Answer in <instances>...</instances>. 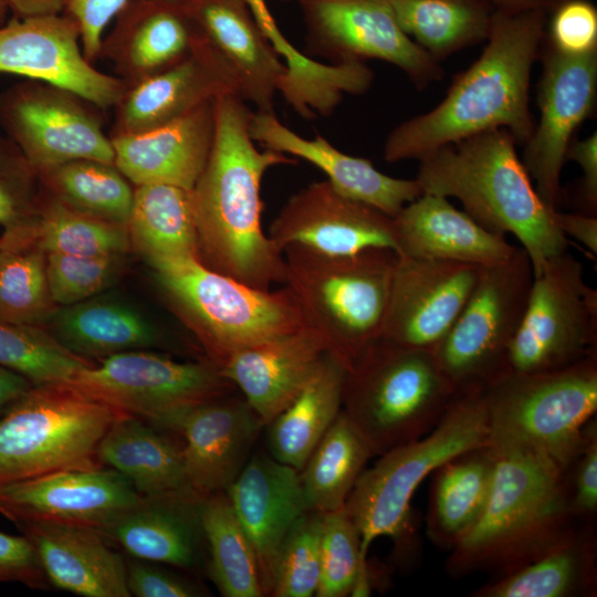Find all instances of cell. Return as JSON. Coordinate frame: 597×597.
I'll return each mask as SVG.
<instances>
[{
    "instance_id": "1",
    "label": "cell",
    "mask_w": 597,
    "mask_h": 597,
    "mask_svg": "<svg viewBox=\"0 0 597 597\" xmlns=\"http://www.w3.org/2000/svg\"><path fill=\"white\" fill-rule=\"evenodd\" d=\"M239 95L216 100V126L207 164L190 190L200 261L260 290L284 283L283 252L263 233L260 197L265 171L296 164L285 154L259 150L249 132L252 112Z\"/></svg>"
},
{
    "instance_id": "2",
    "label": "cell",
    "mask_w": 597,
    "mask_h": 597,
    "mask_svg": "<svg viewBox=\"0 0 597 597\" xmlns=\"http://www.w3.org/2000/svg\"><path fill=\"white\" fill-rule=\"evenodd\" d=\"M547 14L495 10L479 59L453 80L434 108L391 130L385 143V159L420 160L444 145L494 128L509 130L516 143L524 145L535 127L530 82Z\"/></svg>"
},
{
    "instance_id": "3",
    "label": "cell",
    "mask_w": 597,
    "mask_h": 597,
    "mask_svg": "<svg viewBox=\"0 0 597 597\" xmlns=\"http://www.w3.org/2000/svg\"><path fill=\"white\" fill-rule=\"evenodd\" d=\"M491 446L496 452L492 490L479 520L450 551L446 570L452 578L513 573L583 524L570 507L567 473L526 449Z\"/></svg>"
},
{
    "instance_id": "4",
    "label": "cell",
    "mask_w": 597,
    "mask_h": 597,
    "mask_svg": "<svg viewBox=\"0 0 597 597\" xmlns=\"http://www.w3.org/2000/svg\"><path fill=\"white\" fill-rule=\"evenodd\" d=\"M504 128H494L444 145L420 159L422 193L457 198L486 230L513 234L527 252L534 275L567 251L569 241L556 222L557 210L538 196Z\"/></svg>"
},
{
    "instance_id": "5",
    "label": "cell",
    "mask_w": 597,
    "mask_h": 597,
    "mask_svg": "<svg viewBox=\"0 0 597 597\" xmlns=\"http://www.w3.org/2000/svg\"><path fill=\"white\" fill-rule=\"evenodd\" d=\"M485 444L491 443L484 387H473L455 394L427 434L380 454L362 472L345 503L360 534V551L367 554L377 537L389 536L397 554H416V490L448 460Z\"/></svg>"
},
{
    "instance_id": "6",
    "label": "cell",
    "mask_w": 597,
    "mask_h": 597,
    "mask_svg": "<svg viewBox=\"0 0 597 597\" xmlns=\"http://www.w3.org/2000/svg\"><path fill=\"white\" fill-rule=\"evenodd\" d=\"M398 254L370 248L326 255L290 244L283 249L284 285L303 322L325 341L346 368L381 338Z\"/></svg>"
},
{
    "instance_id": "7",
    "label": "cell",
    "mask_w": 597,
    "mask_h": 597,
    "mask_svg": "<svg viewBox=\"0 0 597 597\" xmlns=\"http://www.w3.org/2000/svg\"><path fill=\"white\" fill-rule=\"evenodd\" d=\"M455 394L432 353L379 338L346 370L342 410L375 457L427 434Z\"/></svg>"
},
{
    "instance_id": "8",
    "label": "cell",
    "mask_w": 597,
    "mask_h": 597,
    "mask_svg": "<svg viewBox=\"0 0 597 597\" xmlns=\"http://www.w3.org/2000/svg\"><path fill=\"white\" fill-rule=\"evenodd\" d=\"M484 398L491 444L526 449L567 473L597 411V353L547 371L506 370Z\"/></svg>"
},
{
    "instance_id": "9",
    "label": "cell",
    "mask_w": 597,
    "mask_h": 597,
    "mask_svg": "<svg viewBox=\"0 0 597 597\" xmlns=\"http://www.w3.org/2000/svg\"><path fill=\"white\" fill-rule=\"evenodd\" d=\"M158 283L220 367L237 352L304 325L287 286L260 290L206 266L197 258L150 262Z\"/></svg>"
},
{
    "instance_id": "10",
    "label": "cell",
    "mask_w": 597,
    "mask_h": 597,
    "mask_svg": "<svg viewBox=\"0 0 597 597\" xmlns=\"http://www.w3.org/2000/svg\"><path fill=\"white\" fill-rule=\"evenodd\" d=\"M122 413L71 381L31 385L0 417V484L102 467L98 444Z\"/></svg>"
},
{
    "instance_id": "11",
    "label": "cell",
    "mask_w": 597,
    "mask_h": 597,
    "mask_svg": "<svg viewBox=\"0 0 597 597\" xmlns=\"http://www.w3.org/2000/svg\"><path fill=\"white\" fill-rule=\"evenodd\" d=\"M534 273L520 245L502 262L480 265L475 284L433 356L455 391L484 387L506 371Z\"/></svg>"
},
{
    "instance_id": "12",
    "label": "cell",
    "mask_w": 597,
    "mask_h": 597,
    "mask_svg": "<svg viewBox=\"0 0 597 597\" xmlns=\"http://www.w3.org/2000/svg\"><path fill=\"white\" fill-rule=\"evenodd\" d=\"M71 383L123 413L175 433L191 408L237 389L210 360L181 363L145 349L107 356Z\"/></svg>"
},
{
    "instance_id": "13",
    "label": "cell",
    "mask_w": 597,
    "mask_h": 597,
    "mask_svg": "<svg viewBox=\"0 0 597 597\" xmlns=\"http://www.w3.org/2000/svg\"><path fill=\"white\" fill-rule=\"evenodd\" d=\"M597 353V291L567 251L534 275L526 308L507 352L506 370L558 369Z\"/></svg>"
},
{
    "instance_id": "14",
    "label": "cell",
    "mask_w": 597,
    "mask_h": 597,
    "mask_svg": "<svg viewBox=\"0 0 597 597\" xmlns=\"http://www.w3.org/2000/svg\"><path fill=\"white\" fill-rule=\"evenodd\" d=\"M91 106L71 92L30 80L0 95V123L36 174L78 159L114 164L112 139Z\"/></svg>"
},
{
    "instance_id": "15",
    "label": "cell",
    "mask_w": 597,
    "mask_h": 597,
    "mask_svg": "<svg viewBox=\"0 0 597 597\" xmlns=\"http://www.w3.org/2000/svg\"><path fill=\"white\" fill-rule=\"evenodd\" d=\"M545 38V36H544ZM537 126L524 144L523 164L534 187L553 210L561 200V172L576 129L591 116L597 96V50L582 55L556 51L543 41Z\"/></svg>"
},
{
    "instance_id": "16",
    "label": "cell",
    "mask_w": 597,
    "mask_h": 597,
    "mask_svg": "<svg viewBox=\"0 0 597 597\" xmlns=\"http://www.w3.org/2000/svg\"><path fill=\"white\" fill-rule=\"evenodd\" d=\"M313 50L335 63L368 59L399 67L419 90L443 77L439 61L398 24L388 0H301Z\"/></svg>"
},
{
    "instance_id": "17",
    "label": "cell",
    "mask_w": 597,
    "mask_h": 597,
    "mask_svg": "<svg viewBox=\"0 0 597 597\" xmlns=\"http://www.w3.org/2000/svg\"><path fill=\"white\" fill-rule=\"evenodd\" d=\"M0 73L60 87L98 109L116 106L128 86L93 66L84 56L76 23L59 14L0 25Z\"/></svg>"
},
{
    "instance_id": "18",
    "label": "cell",
    "mask_w": 597,
    "mask_h": 597,
    "mask_svg": "<svg viewBox=\"0 0 597 597\" xmlns=\"http://www.w3.org/2000/svg\"><path fill=\"white\" fill-rule=\"evenodd\" d=\"M140 499L111 468L70 469L0 484V514L15 525L56 523L101 532Z\"/></svg>"
},
{
    "instance_id": "19",
    "label": "cell",
    "mask_w": 597,
    "mask_h": 597,
    "mask_svg": "<svg viewBox=\"0 0 597 597\" xmlns=\"http://www.w3.org/2000/svg\"><path fill=\"white\" fill-rule=\"evenodd\" d=\"M479 266L398 254L381 338L433 353L461 313Z\"/></svg>"
},
{
    "instance_id": "20",
    "label": "cell",
    "mask_w": 597,
    "mask_h": 597,
    "mask_svg": "<svg viewBox=\"0 0 597 597\" xmlns=\"http://www.w3.org/2000/svg\"><path fill=\"white\" fill-rule=\"evenodd\" d=\"M268 237L282 252L297 244L326 255L370 248L397 253L392 217L341 193L328 180L294 193L271 223Z\"/></svg>"
},
{
    "instance_id": "21",
    "label": "cell",
    "mask_w": 597,
    "mask_h": 597,
    "mask_svg": "<svg viewBox=\"0 0 597 597\" xmlns=\"http://www.w3.org/2000/svg\"><path fill=\"white\" fill-rule=\"evenodd\" d=\"M224 94L239 95L237 81L219 54L195 30L192 46L185 57L127 86L115 106L116 123L111 136L163 126Z\"/></svg>"
},
{
    "instance_id": "22",
    "label": "cell",
    "mask_w": 597,
    "mask_h": 597,
    "mask_svg": "<svg viewBox=\"0 0 597 597\" xmlns=\"http://www.w3.org/2000/svg\"><path fill=\"white\" fill-rule=\"evenodd\" d=\"M243 396L227 394L187 411L176 433L184 439L188 486L201 498L226 491L247 462L262 428Z\"/></svg>"
},
{
    "instance_id": "23",
    "label": "cell",
    "mask_w": 597,
    "mask_h": 597,
    "mask_svg": "<svg viewBox=\"0 0 597 597\" xmlns=\"http://www.w3.org/2000/svg\"><path fill=\"white\" fill-rule=\"evenodd\" d=\"M255 554L263 596H271L280 547L307 511L300 472L268 454H252L226 490Z\"/></svg>"
},
{
    "instance_id": "24",
    "label": "cell",
    "mask_w": 597,
    "mask_h": 597,
    "mask_svg": "<svg viewBox=\"0 0 597 597\" xmlns=\"http://www.w3.org/2000/svg\"><path fill=\"white\" fill-rule=\"evenodd\" d=\"M181 9L233 74L239 96L256 112L274 114L286 67L244 0H195Z\"/></svg>"
},
{
    "instance_id": "25",
    "label": "cell",
    "mask_w": 597,
    "mask_h": 597,
    "mask_svg": "<svg viewBox=\"0 0 597 597\" xmlns=\"http://www.w3.org/2000/svg\"><path fill=\"white\" fill-rule=\"evenodd\" d=\"M201 499L189 489L142 495L101 533L135 558L192 572L206 568Z\"/></svg>"
},
{
    "instance_id": "26",
    "label": "cell",
    "mask_w": 597,
    "mask_h": 597,
    "mask_svg": "<svg viewBox=\"0 0 597 597\" xmlns=\"http://www.w3.org/2000/svg\"><path fill=\"white\" fill-rule=\"evenodd\" d=\"M216 100L163 126L111 136L115 166L136 186L164 184L191 190L212 147Z\"/></svg>"
},
{
    "instance_id": "27",
    "label": "cell",
    "mask_w": 597,
    "mask_h": 597,
    "mask_svg": "<svg viewBox=\"0 0 597 597\" xmlns=\"http://www.w3.org/2000/svg\"><path fill=\"white\" fill-rule=\"evenodd\" d=\"M327 352L323 337L304 324L234 353L219 369L266 426L294 399Z\"/></svg>"
},
{
    "instance_id": "28",
    "label": "cell",
    "mask_w": 597,
    "mask_h": 597,
    "mask_svg": "<svg viewBox=\"0 0 597 597\" xmlns=\"http://www.w3.org/2000/svg\"><path fill=\"white\" fill-rule=\"evenodd\" d=\"M249 132L264 149L312 163L327 175L326 180L337 191L390 217L422 195L417 179L387 176L369 160L342 153L321 135L305 139L279 122L273 113H252Z\"/></svg>"
},
{
    "instance_id": "29",
    "label": "cell",
    "mask_w": 597,
    "mask_h": 597,
    "mask_svg": "<svg viewBox=\"0 0 597 597\" xmlns=\"http://www.w3.org/2000/svg\"><path fill=\"white\" fill-rule=\"evenodd\" d=\"M392 220L397 254L404 256L489 265L507 260L515 250L504 235L437 195L422 193Z\"/></svg>"
},
{
    "instance_id": "30",
    "label": "cell",
    "mask_w": 597,
    "mask_h": 597,
    "mask_svg": "<svg viewBox=\"0 0 597 597\" xmlns=\"http://www.w3.org/2000/svg\"><path fill=\"white\" fill-rule=\"evenodd\" d=\"M31 542L49 584L84 597H129L126 563L95 528L56 524L17 525Z\"/></svg>"
},
{
    "instance_id": "31",
    "label": "cell",
    "mask_w": 597,
    "mask_h": 597,
    "mask_svg": "<svg viewBox=\"0 0 597 597\" xmlns=\"http://www.w3.org/2000/svg\"><path fill=\"white\" fill-rule=\"evenodd\" d=\"M496 452L491 444L473 448L440 465L431 475L427 535L451 551L481 516L494 481Z\"/></svg>"
},
{
    "instance_id": "32",
    "label": "cell",
    "mask_w": 597,
    "mask_h": 597,
    "mask_svg": "<svg viewBox=\"0 0 597 597\" xmlns=\"http://www.w3.org/2000/svg\"><path fill=\"white\" fill-rule=\"evenodd\" d=\"M344 363L326 353L294 399L265 427L270 455L298 472L342 411Z\"/></svg>"
},
{
    "instance_id": "33",
    "label": "cell",
    "mask_w": 597,
    "mask_h": 597,
    "mask_svg": "<svg viewBox=\"0 0 597 597\" xmlns=\"http://www.w3.org/2000/svg\"><path fill=\"white\" fill-rule=\"evenodd\" d=\"M65 348L90 360L146 349L157 345L158 333L150 322L129 304L93 296L56 307L44 325Z\"/></svg>"
},
{
    "instance_id": "34",
    "label": "cell",
    "mask_w": 597,
    "mask_h": 597,
    "mask_svg": "<svg viewBox=\"0 0 597 597\" xmlns=\"http://www.w3.org/2000/svg\"><path fill=\"white\" fill-rule=\"evenodd\" d=\"M597 546L593 524H580L543 556L493 578L473 597H593L597 593Z\"/></svg>"
},
{
    "instance_id": "35",
    "label": "cell",
    "mask_w": 597,
    "mask_h": 597,
    "mask_svg": "<svg viewBox=\"0 0 597 597\" xmlns=\"http://www.w3.org/2000/svg\"><path fill=\"white\" fill-rule=\"evenodd\" d=\"M157 429L137 417L119 415L98 444L100 463L124 475L140 495L191 490L182 446Z\"/></svg>"
},
{
    "instance_id": "36",
    "label": "cell",
    "mask_w": 597,
    "mask_h": 597,
    "mask_svg": "<svg viewBox=\"0 0 597 597\" xmlns=\"http://www.w3.org/2000/svg\"><path fill=\"white\" fill-rule=\"evenodd\" d=\"M193 39V25L182 9L154 0L103 44L101 55L106 52L118 77L132 85L180 61Z\"/></svg>"
},
{
    "instance_id": "37",
    "label": "cell",
    "mask_w": 597,
    "mask_h": 597,
    "mask_svg": "<svg viewBox=\"0 0 597 597\" xmlns=\"http://www.w3.org/2000/svg\"><path fill=\"white\" fill-rule=\"evenodd\" d=\"M126 227L132 245L148 263L182 258L200 260L190 190L164 184L137 186Z\"/></svg>"
},
{
    "instance_id": "38",
    "label": "cell",
    "mask_w": 597,
    "mask_h": 597,
    "mask_svg": "<svg viewBox=\"0 0 597 597\" xmlns=\"http://www.w3.org/2000/svg\"><path fill=\"white\" fill-rule=\"evenodd\" d=\"M402 31L437 61L488 39L489 0H388Z\"/></svg>"
},
{
    "instance_id": "39",
    "label": "cell",
    "mask_w": 597,
    "mask_h": 597,
    "mask_svg": "<svg viewBox=\"0 0 597 597\" xmlns=\"http://www.w3.org/2000/svg\"><path fill=\"white\" fill-rule=\"evenodd\" d=\"M374 457L366 440L342 410L300 471L307 510H339Z\"/></svg>"
},
{
    "instance_id": "40",
    "label": "cell",
    "mask_w": 597,
    "mask_h": 597,
    "mask_svg": "<svg viewBox=\"0 0 597 597\" xmlns=\"http://www.w3.org/2000/svg\"><path fill=\"white\" fill-rule=\"evenodd\" d=\"M34 224L4 230L0 237V318L44 326L57 305Z\"/></svg>"
},
{
    "instance_id": "41",
    "label": "cell",
    "mask_w": 597,
    "mask_h": 597,
    "mask_svg": "<svg viewBox=\"0 0 597 597\" xmlns=\"http://www.w3.org/2000/svg\"><path fill=\"white\" fill-rule=\"evenodd\" d=\"M200 516L208 576L224 597L263 596L256 557L226 491L206 495Z\"/></svg>"
},
{
    "instance_id": "42",
    "label": "cell",
    "mask_w": 597,
    "mask_h": 597,
    "mask_svg": "<svg viewBox=\"0 0 597 597\" xmlns=\"http://www.w3.org/2000/svg\"><path fill=\"white\" fill-rule=\"evenodd\" d=\"M51 196L88 216L127 226L134 190L115 164L72 160L38 174Z\"/></svg>"
},
{
    "instance_id": "43",
    "label": "cell",
    "mask_w": 597,
    "mask_h": 597,
    "mask_svg": "<svg viewBox=\"0 0 597 597\" xmlns=\"http://www.w3.org/2000/svg\"><path fill=\"white\" fill-rule=\"evenodd\" d=\"M34 228L46 253L111 256L132 247L127 227L83 213L53 196L42 195Z\"/></svg>"
},
{
    "instance_id": "44",
    "label": "cell",
    "mask_w": 597,
    "mask_h": 597,
    "mask_svg": "<svg viewBox=\"0 0 597 597\" xmlns=\"http://www.w3.org/2000/svg\"><path fill=\"white\" fill-rule=\"evenodd\" d=\"M92 365L65 348L45 326L0 318V366L31 384L72 381Z\"/></svg>"
},
{
    "instance_id": "45",
    "label": "cell",
    "mask_w": 597,
    "mask_h": 597,
    "mask_svg": "<svg viewBox=\"0 0 597 597\" xmlns=\"http://www.w3.org/2000/svg\"><path fill=\"white\" fill-rule=\"evenodd\" d=\"M324 513L307 510L289 530L277 554L271 596L311 597L320 580Z\"/></svg>"
},
{
    "instance_id": "46",
    "label": "cell",
    "mask_w": 597,
    "mask_h": 597,
    "mask_svg": "<svg viewBox=\"0 0 597 597\" xmlns=\"http://www.w3.org/2000/svg\"><path fill=\"white\" fill-rule=\"evenodd\" d=\"M360 555V534L345 506L324 513L315 596H349Z\"/></svg>"
},
{
    "instance_id": "47",
    "label": "cell",
    "mask_w": 597,
    "mask_h": 597,
    "mask_svg": "<svg viewBox=\"0 0 597 597\" xmlns=\"http://www.w3.org/2000/svg\"><path fill=\"white\" fill-rule=\"evenodd\" d=\"M123 255L80 256L46 253L51 297L56 305H72L108 287L118 276Z\"/></svg>"
},
{
    "instance_id": "48",
    "label": "cell",
    "mask_w": 597,
    "mask_h": 597,
    "mask_svg": "<svg viewBox=\"0 0 597 597\" xmlns=\"http://www.w3.org/2000/svg\"><path fill=\"white\" fill-rule=\"evenodd\" d=\"M35 169L8 137L0 135V226L18 229L35 222L41 202Z\"/></svg>"
},
{
    "instance_id": "49",
    "label": "cell",
    "mask_w": 597,
    "mask_h": 597,
    "mask_svg": "<svg viewBox=\"0 0 597 597\" xmlns=\"http://www.w3.org/2000/svg\"><path fill=\"white\" fill-rule=\"evenodd\" d=\"M549 13L545 42L568 55L597 50V9L588 0H563Z\"/></svg>"
},
{
    "instance_id": "50",
    "label": "cell",
    "mask_w": 597,
    "mask_h": 597,
    "mask_svg": "<svg viewBox=\"0 0 597 597\" xmlns=\"http://www.w3.org/2000/svg\"><path fill=\"white\" fill-rule=\"evenodd\" d=\"M570 507L583 524H594L597 512V425L594 418L580 453L567 471Z\"/></svg>"
},
{
    "instance_id": "51",
    "label": "cell",
    "mask_w": 597,
    "mask_h": 597,
    "mask_svg": "<svg viewBox=\"0 0 597 597\" xmlns=\"http://www.w3.org/2000/svg\"><path fill=\"white\" fill-rule=\"evenodd\" d=\"M126 582L130 596L137 597H196L203 590L191 580L154 562L139 558L126 564Z\"/></svg>"
},
{
    "instance_id": "52",
    "label": "cell",
    "mask_w": 597,
    "mask_h": 597,
    "mask_svg": "<svg viewBox=\"0 0 597 597\" xmlns=\"http://www.w3.org/2000/svg\"><path fill=\"white\" fill-rule=\"evenodd\" d=\"M128 0H67L66 8L80 31L84 56L94 62L101 56L103 33Z\"/></svg>"
},
{
    "instance_id": "53",
    "label": "cell",
    "mask_w": 597,
    "mask_h": 597,
    "mask_svg": "<svg viewBox=\"0 0 597 597\" xmlns=\"http://www.w3.org/2000/svg\"><path fill=\"white\" fill-rule=\"evenodd\" d=\"M19 583L46 589L48 579L31 542L22 535L0 532V584Z\"/></svg>"
},
{
    "instance_id": "54",
    "label": "cell",
    "mask_w": 597,
    "mask_h": 597,
    "mask_svg": "<svg viewBox=\"0 0 597 597\" xmlns=\"http://www.w3.org/2000/svg\"><path fill=\"white\" fill-rule=\"evenodd\" d=\"M566 160L576 161L583 172L578 185V199L583 212L590 216L597 213V134L587 138L573 139L566 153Z\"/></svg>"
},
{
    "instance_id": "55",
    "label": "cell",
    "mask_w": 597,
    "mask_h": 597,
    "mask_svg": "<svg viewBox=\"0 0 597 597\" xmlns=\"http://www.w3.org/2000/svg\"><path fill=\"white\" fill-rule=\"evenodd\" d=\"M556 222L565 237H572L597 254V217L583 212H556Z\"/></svg>"
},
{
    "instance_id": "56",
    "label": "cell",
    "mask_w": 597,
    "mask_h": 597,
    "mask_svg": "<svg viewBox=\"0 0 597 597\" xmlns=\"http://www.w3.org/2000/svg\"><path fill=\"white\" fill-rule=\"evenodd\" d=\"M18 18L56 15L66 8L67 0H3Z\"/></svg>"
},
{
    "instance_id": "57",
    "label": "cell",
    "mask_w": 597,
    "mask_h": 597,
    "mask_svg": "<svg viewBox=\"0 0 597 597\" xmlns=\"http://www.w3.org/2000/svg\"><path fill=\"white\" fill-rule=\"evenodd\" d=\"M31 385L23 376L0 366V417Z\"/></svg>"
},
{
    "instance_id": "58",
    "label": "cell",
    "mask_w": 597,
    "mask_h": 597,
    "mask_svg": "<svg viewBox=\"0 0 597 597\" xmlns=\"http://www.w3.org/2000/svg\"><path fill=\"white\" fill-rule=\"evenodd\" d=\"M496 11L520 13L544 11L549 13L563 0H489Z\"/></svg>"
},
{
    "instance_id": "59",
    "label": "cell",
    "mask_w": 597,
    "mask_h": 597,
    "mask_svg": "<svg viewBox=\"0 0 597 597\" xmlns=\"http://www.w3.org/2000/svg\"><path fill=\"white\" fill-rule=\"evenodd\" d=\"M161 3H165V4H168V6H171V7H176V8H184L186 6H188L189 3L193 2L195 0H157Z\"/></svg>"
},
{
    "instance_id": "60",
    "label": "cell",
    "mask_w": 597,
    "mask_h": 597,
    "mask_svg": "<svg viewBox=\"0 0 597 597\" xmlns=\"http://www.w3.org/2000/svg\"><path fill=\"white\" fill-rule=\"evenodd\" d=\"M7 6L6 3L3 2V0H0V22L4 19L6 17V11H7Z\"/></svg>"
}]
</instances>
